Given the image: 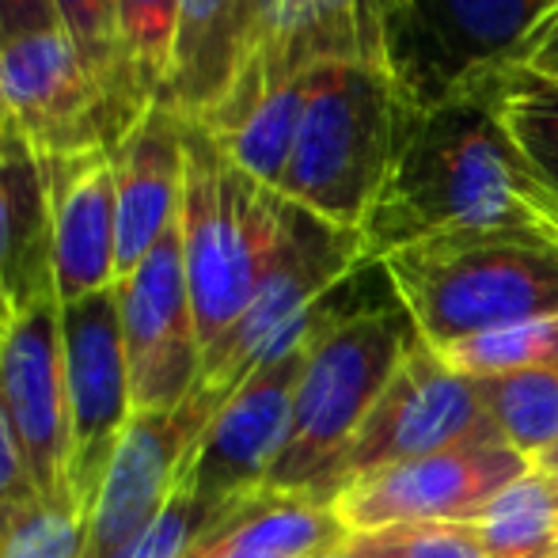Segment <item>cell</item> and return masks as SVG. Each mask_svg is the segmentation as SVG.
Listing matches in <instances>:
<instances>
[{
    "mask_svg": "<svg viewBox=\"0 0 558 558\" xmlns=\"http://www.w3.org/2000/svg\"><path fill=\"white\" fill-rule=\"evenodd\" d=\"M345 539L331 501L263 486L217 509L186 558H331Z\"/></svg>",
    "mask_w": 558,
    "mask_h": 558,
    "instance_id": "obj_18",
    "label": "cell"
},
{
    "mask_svg": "<svg viewBox=\"0 0 558 558\" xmlns=\"http://www.w3.org/2000/svg\"><path fill=\"white\" fill-rule=\"evenodd\" d=\"M460 88H471L490 107L529 175L558 198V84L551 76L501 65Z\"/></svg>",
    "mask_w": 558,
    "mask_h": 558,
    "instance_id": "obj_22",
    "label": "cell"
},
{
    "mask_svg": "<svg viewBox=\"0 0 558 558\" xmlns=\"http://www.w3.org/2000/svg\"><path fill=\"white\" fill-rule=\"evenodd\" d=\"M118 206V281L179 225L186 191V118L153 104L111 153Z\"/></svg>",
    "mask_w": 558,
    "mask_h": 558,
    "instance_id": "obj_15",
    "label": "cell"
},
{
    "mask_svg": "<svg viewBox=\"0 0 558 558\" xmlns=\"http://www.w3.org/2000/svg\"><path fill=\"white\" fill-rule=\"evenodd\" d=\"M529 179L513 141L475 92L426 96L396 171L361 228L368 263L434 235L532 228Z\"/></svg>",
    "mask_w": 558,
    "mask_h": 558,
    "instance_id": "obj_1",
    "label": "cell"
},
{
    "mask_svg": "<svg viewBox=\"0 0 558 558\" xmlns=\"http://www.w3.org/2000/svg\"><path fill=\"white\" fill-rule=\"evenodd\" d=\"M50 27H58L53 0H0V46Z\"/></svg>",
    "mask_w": 558,
    "mask_h": 558,
    "instance_id": "obj_33",
    "label": "cell"
},
{
    "mask_svg": "<svg viewBox=\"0 0 558 558\" xmlns=\"http://www.w3.org/2000/svg\"><path fill=\"white\" fill-rule=\"evenodd\" d=\"M331 558H342V555H331Z\"/></svg>",
    "mask_w": 558,
    "mask_h": 558,
    "instance_id": "obj_37",
    "label": "cell"
},
{
    "mask_svg": "<svg viewBox=\"0 0 558 558\" xmlns=\"http://www.w3.org/2000/svg\"><path fill=\"white\" fill-rule=\"evenodd\" d=\"M380 266L434 350L558 316V247L532 228L434 235L391 251Z\"/></svg>",
    "mask_w": 558,
    "mask_h": 558,
    "instance_id": "obj_3",
    "label": "cell"
},
{
    "mask_svg": "<svg viewBox=\"0 0 558 558\" xmlns=\"http://www.w3.org/2000/svg\"><path fill=\"white\" fill-rule=\"evenodd\" d=\"M312 345L270 357L232 391L214 414L206 437L194 448L179 490L206 509H221L235 498L263 490L278 463L293 422V399Z\"/></svg>",
    "mask_w": 558,
    "mask_h": 558,
    "instance_id": "obj_14",
    "label": "cell"
},
{
    "mask_svg": "<svg viewBox=\"0 0 558 558\" xmlns=\"http://www.w3.org/2000/svg\"><path fill=\"white\" fill-rule=\"evenodd\" d=\"M422 99L407 69H324L278 194L319 221L361 232L396 171Z\"/></svg>",
    "mask_w": 558,
    "mask_h": 558,
    "instance_id": "obj_2",
    "label": "cell"
},
{
    "mask_svg": "<svg viewBox=\"0 0 558 558\" xmlns=\"http://www.w3.org/2000/svg\"><path fill=\"white\" fill-rule=\"evenodd\" d=\"M331 65L407 69V0H255L240 69L209 111Z\"/></svg>",
    "mask_w": 558,
    "mask_h": 558,
    "instance_id": "obj_7",
    "label": "cell"
},
{
    "mask_svg": "<svg viewBox=\"0 0 558 558\" xmlns=\"http://www.w3.org/2000/svg\"><path fill=\"white\" fill-rule=\"evenodd\" d=\"M4 125H8V122H4V107H0V130H4Z\"/></svg>",
    "mask_w": 558,
    "mask_h": 558,
    "instance_id": "obj_35",
    "label": "cell"
},
{
    "mask_svg": "<svg viewBox=\"0 0 558 558\" xmlns=\"http://www.w3.org/2000/svg\"><path fill=\"white\" fill-rule=\"evenodd\" d=\"M544 8L547 0H407V35L434 53V96L509 65Z\"/></svg>",
    "mask_w": 558,
    "mask_h": 558,
    "instance_id": "obj_19",
    "label": "cell"
},
{
    "mask_svg": "<svg viewBox=\"0 0 558 558\" xmlns=\"http://www.w3.org/2000/svg\"><path fill=\"white\" fill-rule=\"evenodd\" d=\"M53 15L73 50L96 69L99 76L125 81L141 92L130 61L122 53V35H118V0H53ZM145 96V92H141ZM148 99V96H145ZM153 104V99H148Z\"/></svg>",
    "mask_w": 558,
    "mask_h": 558,
    "instance_id": "obj_28",
    "label": "cell"
},
{
    "mask_svg": "<svg viewBox=\"0 0 558 558\" xmlns=\"http://www.w3.org/2000/svg\"><path fill=\"white\" fill-rule=\"evenodd\" d=\"M53 179V289L61 304L118 286L111 156L46 160Z\"/></svg>",
    "mask_w": 558,
    "mask_h": 558,
    "instance_id": "obj_17",
    "label": "cell"
},
{
    "mask_svg": "<svg viewBox=\"0 0 558 558\" xmlns=\"http://www.w3.org/2000/svg\"><path fill=\"white\" fill-rule=\"evenodd\" d=\"M61 342H65L69 384V490L84 509H92L107 478L118 441L133 411L130 361H125L118 289H104L84 301L61 304Z\"/></svg>",
    "mask_w": 558,
    "mask_h": 558,
    "instance_id": "obj_11",
    "label": "cell"
},
{
    "mask_svg": "<svg viewBox=\"0 0 558 558\" xmlns=\"http://www.w3.org/2000/svg\"><path fill=\"white\" fill-rule=\"evenodd\" d=\"M445 365L471 376H501V373H532V368H555L558 373V316L524 319L513 327H498L475 338H463L437 350Z\"/></svg>",
    "mask_w": 558,
    "mask_h": 558,
    "instance_id": "obj_25",
    "label": "cell"
},
{
    "mask_svg": "<svg viewBox=\"0 0 558 558\" xmlns=\"http://www.w3.org/2000/svg\"><path fill=\"white\" fill-rule=\"evenodd\" d=\"M281 225L286 198L251 179L198 122H186V191L179 232L202 357L247 312L281 243Z\"/></svg>",
    "mask_w": 558,
    "mask_h": 558,
    "instance_id": "obj_4",
    "label": "cell"
},
{
    "mask_svg": "<svg viewBox=\"0 0 558 558\" xmlns=\"http://www.w3.org/2000/svg\"><path fill=\"white\" fill-rule=\"evenodd\" d=\"M524 198H529L532 228H536L547 243H555V247H558V198H555V194H547L536 179H529V191H524Z\"/></svg>",
    "mask_w": 558,
    "mask_h": 558,
    "instance_id": "obj_34",
    "label": "cell"
},
{
    "mask_svg": "<svg viewBox=\"0 0 558 558\" xmlns=\"http://www.w3.org/2000/svg\"><path fill=\"white\" fill-rule=\"evenodd\" d=\"M524 471L529 460L490 429L445 452L373 471L345 486L331 506L350 536L403 524H471Z\"/></svg>",
    "mask_w": 558,
    "mask_h": 558,
    "instance_id": "obj_9",
    "label": "cell"
},
{
    "mask_svg": "<svg viewBox=\"0 0 558 558\" xmlns=\"http://www.w3.org/2000/svg\"><path fill=\"white\" fill-rule=\"evenodd\" d=\"M0 312H8V308H4V304H0Z\"/></svg>",
    "mask_w": 558,
    "mask_h": 558,
    "instance_id": "obj_36",
    "label": "cell"
},
{
    "mask_svg": "<svg viewBox=\"0 0 558 558\" xmlns=\"http://www.w3.org/2000/svg\"><path fill=\"white\" fill-rule=\"evenodd\" d=\"M122 53L153 104L168 96L179 46V0H118Z\"/></svg>",
    "mask_w": 558,
    "mask_h": 558,
    "instance_id": "obj_27",
    "label": "cell"
},
{
    "mask_svg": "<svg viewBox=\"0 0 558 558\" xmlns=\"http://www.w3.org/2000/svg\"><path fill=\"white\" fill-rule=\"evenodd\" d=\"M0 414L38 494L69 490V384L61 301L0 312Z\"/></svg>",
    "mask_w": 558,
    "mask_h": 558,
    "instance_id": "obj_13",
    "label": "cell"
},
{
    "mask_svg": "<svg viewBox=\"0 0 558 558\" xmlns=\"http://www.w3.org/2000/svg\"><path fill=\"white\" fill-rule=\"evenodd\" d=\"M342 558H490L471 524H403L350 536Z\"/></svg>",
    "mask_w": 558,
    "mask_h": 558,
    "instance_id": "obj_29",
    "label": "cell"
},
{
    "mask_svg": "<svg viewBox=\"0 0 558 558\" xmlns=\"http://www.w3.org/2000/svg\"><path fill=\"white\" fill-rule=\"evenodd\" d=\"M133 411H171L202 380V338L183 263V232L160 243L118 281Z\"/></svg>",
    "mask_w": 558,
    "mask_h": 558,
    "instance_id": "obj_12",
    "label": "cell"
},
{
    "mask_svg": "<svg viewBox=\"0 0 558 558\" xmlns=\"http://www.w3.org/2000/svg\"><path fill=\"white\" fill-rule=\"evenodd\" d=\"M58 301L53 289V179L50 163L0 130V304L8 312Z\"/></svg>",
    "mask_w": 558,
    "mask_h": 558,
    "instance_id": "obj_16",
    "label": "cell"
},
{
    "mask_svg": "<svg viewBox=\"0 0 558 558\" xmlns=\"http://www.w3.org/2000/svg\"><path fill=\"white\" fill-rule=\"evenodd\" d=\"M490 429L494 426L486 418L475 380L445 365L441 353L426 338H418L399 373L373 403V411L365 414L353 441L331 463L324 483L312 490V498L335 501L345 486L373 471L445 452V448L475 441Z\"/></svg>",
    "mask_w": 558,
    "mask_h": 558,
    "instance_id": "obj_8",
    "label": "cell"
},
{
    "mask_svg": "<svg viewBox=\"0 0 558 558\" xmlns=\"http://www.w3.org/2000/svg\"><path fill=\"white\" fill-rule=\"evenodd\" d=\"M228 396L194 388L171 411H137L125 426L96 501L88 509L84 558H125L179 494L194 448Z\"/></svg>",
    "mask_w": 558,
    "mask_h": 558,
    "instance_id": "obj_10",
    "label": "cell"
},
{
    "mask_svg": "<svg viewBox=\"0 0 558 558\" xmlns=\"http://www.w3.org/2000/svg\"><path fill=\"white\" fill-rule=\"evenodd\" d=\"M471 529L490 558H558V475L529 468Z\"/></svg>",
    "mask_w": 558,
    "mask_h": 558,
    "instance_id": "obj_23",
    "label": "cell"
},
{
    "mask_svg": "<svg viewBox=\"0 0 558 558\" xmlns=\"http://www.w3.org/2000/svg\"><path fill=\"white\" fill-rule=\"evenodd\" d=\"M217 509H206L202 501H194L191 494L179 490L175 498L168 501L156 524L130 547L125 558H186L191 544L202 536V529L209 524Z\"/></svg>",
    "mask_w": 558,
    "mask_h": 558,
    "instance_id": "obj_30",
    "label": "cell"
},
{
    "mask_svg": "<svg viewBox=\"0 0 558 558\" xmlns=\"http://www.w3.org/2000/svg\"><path fill=\"white\" fill-rule=\"evenodd\" d=\"M88 509L73 490L35 494L0 524V558H84Z\"/></svg>",
    "mask_w": 558,
    "mask_h": 558,
    "instance_id": "obj_26",
    "label": "cell"
},
{
    "mask_svg": "<svg viewBox=\"0 0 558 558\" xmlns=\"http://www.w3.org/2000/svg\"><path fill=\"white\" fill-rule=\"evenodd\" d=\"M509 69H524V73H539V76H558V0H547V8L539 12V20L532 23V31L524 35V43L517 46V53L509 58Z\"/></svg>",
    "mask_w": 558,
    "mask_h": 558,
    "instance_id": "obj_31",
    "label": "cell"
},
{
    "mask_svg": "<svg viewBox=\"0 0 558 558\" xmlns=\"http://www.w3.org/2000/svg\"><path fill=\"white\" fill-rule=\"evenodd\" d=\"M255 0H179V46L163 104L198 122L221 104L247 43Z\"/></svg>",
    "mask_w": 558,
    "mask_h": 558,
    "instance_id": "obj_20",
    "label": "cell"
},
{
    "mask_svg": "<svg viewBox=\"0 0 558 558\" xmlns=\"http://www.w3.org/2000/svg\"><path fill=\"white\" fill-rule=\"evenodd\" d=\"M319 73L278 84V88L263 92V96L247 99V104L209 111L206 118H198V125L251 179L278 191L281 179H286L289 156H293L296 133H301L304 122V107H308Z\"/></svg>",
    "mask_w": 558,
    "mask_h": 558,
    "instance_id": "obj_21",
    "label": "cell"
},
{
    "mask_svg": "<svg viewBox=\"0 0 558 558\" xmlns=\"http://www.w3.org/2000/svg\"><path fill=\"white\" fill-rule=\"evenodd\" d=\"M38 494L35 478H31L27 463L20 456V445H15L12 429H8L4 414H0V524Z\"/></svg>",
    "mask_w": 558,
    "mask_h": 558,
    "instance_id": "obj_32",
    "label": "cell"
},
{
    "mask_svg": "<svg viewBox=\"0 0 558 558\" xmlns=\"http://www.w3.org/2000/svg\"><path fill=\"white\" fill-rule=\"evenodd\" d=\"M478 399L486 407L494 434L529 468L544 463L558 448V373L555 368H532V373H501L478 376Z\"/></svg>",
    "mask_w": 558,
    "mask_h": 558,
    "instance_id": "obj_24",
    "label": "cell"
},
{
    "mask_svg": "<svg viewBox=\"0 0 558 558\" xmlns=\"http://www.w3.org/2000/svg\"><path fill=\"white\" fill-rule=\"evenodd\" d=\"M0 107L43 160L111 156L148 104L133 84L99 76L61 27L0 46Z\"/></svg>",
    "mask_w": 558,
    "mask_h": 558,
    "instance_id": "obj_6",
    "label": "cell"
},
{
    "mask_svg": "<svg viewBox=\"0 0 558 558\" xmlns=\"http://www.w3.org/2000/svg\"><path fill=\"white\" fill-rule=\"evenodd\" d=\"M411 312L391 301L350 312L316 338L296 384L289 437L266 490L312 494L418 342Z\"/></svg>",
    "mask_w": 558,
    "mask_h": 558,
    "instance_id": "obj_5",
    "label": "cell"
}]
</instances>
